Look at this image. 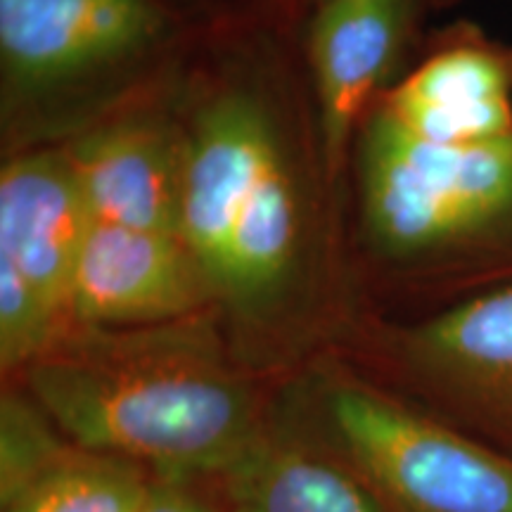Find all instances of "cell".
Segmentation results:
<instances>
[{"label": "cell", "instance_id": "cell-1", "mask_svg": "<svg viewBox=\"0 0 512 512\" xmlns=\"http://www.w3.org/2000/svg\"><path fill=\"white\" fill-rule=\"evenodd\" d=\"M24 380L74 446L169 482L226 475L266 434L252 387L204 316L121 330L72 325Z\"/></svg>", "mask_w": 512, "mask_h": 512}, {"label": "cell", "instance_id": "cell-2", "mask_svg": "<svg viewBox=\"0 0 512 512\" xmlns=\"http://www.w3.org/2000/svg\"><path fill=\"white\" fill-rule=\"evenodd\" d=\"M318 448L384 512H512V458L401 406L373 387L323 389Z\"/></svg>", "mask_w": 512, "mask_h": 512}, {"label": "cell", "instance_id": "cell-3", "mask_svg": "<svg viewBox=\"0 0 512 512\" xmlns=\"http://www.w3.org/2000/svg\"><path fill=\"white\" fill-rule=\"evenodd\" d=\"M363 214L389 254H422L475 238L512 216V133L437 145L384 112L361 143Z\"/></svg>", "mask_w": 512, "mask_h": 512}, {"label": "cell", "instance_id": "cell-4", "mask_svg": "<svg viewBox=\"0 0 512 512\" xmlns=\"http://www.w3.org/2000/svg\"><path fill=\"white\" fill-rule=\"evenodd\" d=\"M64 152L12 159L0 174V363L27 368L72 328V287L93 228Z\"/></svg>", "mask_w": 512, "mask_h": 512}, {"label": "cell", "instance_id": "cell-5", "mask_svg": "<svg viewBox=\"0 0 512 512\" xmlns=\"http://www.w3.org/2000/svg\"><path fill=\"white\" fill-rule=\"evenodd\" d=\"M214 297L181 235L93 223L76 266L69 313L81 328H150L202 316Z\"/></svg>", "mask_w": 512, "mask_h": 512}, {"label": "cell", "instance_id": "cell-6", "mask_svg": "<svg viewBox=\"0 0 512 512\" xmlns=\"http://www.w3.org/2000/svg\"><path fill=\"white\" fill-rule=\"evenodd\" d=\"M280 159L271 117L245 93L223 95L197 119L185 150L181 240L202 264L214 294L230 233Z\"/></svg>", "mask_w": 512, "mask_h": 512}, {"label": "cell", "instance_id": "cell-7", "mask_svg": "<svg viewBox=\"0 0 512 512\" xmlns=\"http://www.w3.org/2000/svg\"><path fill=\"white\" fill-rule=\"evenodd\" d=\"M159 24L150 0H0V55L19 81H67L143 50Z\"/></svg>", "mask_w": 512, "mask_h": 512}, {"label": "cell", "instance_id": "cell-8", "mask_svg": "<svg viewBox=\"0 0 512 512\" xmlns=\"http://www.w3.org/2000/svg\"><path fill=\"white\" fill-rule=\"evenodd\" d=\"M188 140L162 121L105 126L67 150L95 223L181 235Z\"/></svg>", "mask_w": 512, "mask_h": 512}, {"label": "cell", "instance_id": "cell-9", "mask_svg": "<svg viewBox=\"0 0 512 512\" xmlns=\"http://www.w3.org/2000/svg\"><path fill=\"white\" fill-rule=\"evenodd\" d=\"M408 0H328L309 34L325 166L342 164L349 136L389 72L406 29Z\"/></svg>", "mask_w": 512, "mask_h": 512}, {"label": "cell", "instance_id": "cell-10", "mask_svg": "<svg viewBox=\"0 0 512 512\" xmlns=\"http://www.w3.org/2000/svg\"><path fill=\"white\" fill-rule=\"evenodd\" d=\"M403 356L432 387L512 432V287L406 332Z\"/></svg>", "mask_w": 512, "mask_h": 512}, {"label": "cell", "instance_id": "cell-11", "mask_svg": "<svg viewBox=\"0 0 512 512\" xmlns=\"http://www.w3.org/2000/svg\"><path fill=\"white\" fill-rule=\"evenodd\" d=\"M380 112L437 145H472L512 133L508 74L477 48L434 55L389 95Z\"/></svg>", "mask_w": 512, "mask_h": 512}, {"label": "cell", "instance_id": "cell-12", "mask_svg": "<svg viewBox=\"0 0 512 512\" xmlns=\"http://www.w3.org/2000/svg\"><path fill=\"white\" fill-rule=\"evenodd\" d=\"M219 479L223 512H384L347 467L306 441L264 434Z\"/></svg>", "mask_w": 512, "mask_h": 512}, {"label": "cell", "instance_id": "cell-13", "mask_svg": "<svg viewBox=\"0 0 512 512\" xmlns=\"http://www.w3.org/2000/svg\"><path fill=\"white\" fill-rule=\"evenodd\" d=\"M152 475L128 460L72 446L0 512H138Z\"/></svg>", "mask_w": 512, "mask_h": 512}, {"label": "cell", "instance_id": "cell-14", "mask_svg": "<svg viewBox=\"0 0 512 512\" xmlns=\"http://www.w3.org/2000/svg\"><path fill=\"white\" fill-rule=\"evenodd\" d=\"M72 446L31 396L5 392L0 401V505L27 491Z\"/></svg>", "mask_w": 512, "mask_h": 512}, {"label": "cell", "instance_id": "cell-15", "mask_svg": "<svg viewBox=\"0 0 512 512\" xmlns=\"http://www.w3.org/2000/svg\"><path fill=\"white\" fill-rule=\"evenodd\" d=\"M138 512H216L202 498L190 494L183 482L152 477L150 489Z\"/></svg>", "mask_w": 512, "mask_h": 512}, {"label": "cell", "instance_id": "cell-16", "mask_svg": "<svg viewBox=\"0 0 512 512\" xmlns=\"http://www.w3.org/2000/svg\"><path fill=\"white\" fill-rule=\"evenodd\" d=\"M320 3H328V0H320Z\"/></svg>", "mask_w": 512, "mask_h": 512}]
</instances>
